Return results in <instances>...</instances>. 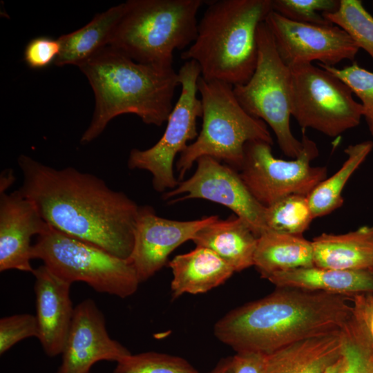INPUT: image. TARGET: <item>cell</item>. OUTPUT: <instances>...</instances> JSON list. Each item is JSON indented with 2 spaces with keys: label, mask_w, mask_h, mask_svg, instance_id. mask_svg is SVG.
Segmentation results:
<instances>
[{
  "label": "cell",
  "mask_w": 373,
  "mask_h": 373,
  "mask_svg": "<svg viewBox=\"0 0 373 373\" xmlns=\"http://www.w3.org/2000/svg\"><path fill=\"white\" fill-rule=\"evenodd\" d=\"M289 68L291 115L303 130L309 128L335 137L359 125L362 105L344 82L312 64Z\"/></svg>",
  "instance_id": "obj_9"
},
{
  "label": "cell",
  "mask_w": 373,
  "mask_h": 373,
  "mask_svg": "<svg viewBox=\"0 0 373 373\" xmlns=\"http://www.w3.org/2000/svg\"><path fill=\"white\" fill-rule=\"evenodd\" d=\"M303 130V150L291 160L274 156L271 144L251 141L245 146V157L240 175L246 186L264 207L290 195L308 196L327 178L325 166H312L318 155L316 144Z\"/></svg>",
  "instance_id": "obj_10"
},
{
  "label": "cell",
  "mask_w": 373,
  "mask_h": 373,
  "mask_svg": "<svg viewBox=\"0 0 373 373\" xmlns=\"http://www.w3.org/2000/svg\"><path fill=\"white\" fill-rule=\"evenodd\" d=\"M126 10V2L99 13L82 28L58 38L61 50L57 66L80 64L109 45L115 30Z\"/></svg>",
  "instance_id": "obj_24"
},
{
  "label": "cell",
  "mask_w": 373,
  "mask_h": 373,
  "mask_svg": "<svg viewBox=\"0 0 373 373\" xmlns=\"http://www.w3.org/2000/svg\"><path fill=\"white\" fill-rule=\"evenodd\" d=\"M256 37V69L247 82L233 86V93L249 115L270 126L283 153L294 159L303 146L290 128L291 69L281 59L265 22L258 26Z\"/></svg>",
  "instance_id": "obj_8"
},
{
  "label": "cell",
  "mask_w": 373,
  "mask_h": 373,
  "mask_svg": "<svg viewBox=\"0 0 373 373\" xmlns=\"http://www.w3.org/2000/svg\"><path fill=\"white\" fill-rule=\"evenodd\" d=\"M340 0H272L273 11L300 23L315 25L332 24L323 14L336 12Z\"/></svg>",
  "instance_id": "obj_31"
},
{
  "label": "cell",
  "mask_w": 373,
  "mask_h": 373,
  "mask_svg": "<svg viewBox=\"0 0 373 373\" xmlns=\"http://www.w3.org/2000/svg\"><path fill=\"white\" fill-rule=\"evenodd\" d=\"M95 95V106L80 143L97 138L111 119L135 114L146 124L161 126L173 109L178 73L173 67L138 63L107 46L80 64Z\"/></svg>",
  "instance_id": "obj_3"
},
{
  "label": "cell",
  "mask_w": 373,
  "mask_h": 373,
  "mask_svg": "<svg viewBox=\"0 0 373 373\" xmlns=\"http://www.w3.org/2000/svg\"><path fill=\"white\" fill-rule=\"evenodd\" d=\"M113 373H199L186 359L168 354L146 352L124 357Z\"/></svg>",
  "instance_id": "obj_28"
},
{
  "label": "cell",
  "mask_w": 373,
  "mask_h": 373,
  "mask_svg": "<svg viewBox=\"0 0 373 373\" xmlns=\"http://www.w3.org/2000/svg\"><path fill=\"white\" fill-rule=\"evenodd\" d=\"M60 50L61 45L58 39L38 37L26 45L23 58L30 68L41 69L55 64Z\"/></svg>",
  "instance_id": "obj_33"
},
{
  "label": "cell",
  "mask_w": 373,
  "mask_h": 373,
  "mask_svg": "<svg viewBox=\"0 0 373 373\" xmlns=\"http://www.w3.org/2000/svg\"><path fill=\"white\" fill-rule=\"evenodd\" d=\"M39 336L35 315L15 314L0 319V354H3L19 341Z\"/></svg>",
  "instance_id": "obj_32"
},
{
  "label": "cell",
  "mask_w": 373,
  "mask_h": 373,
  "mask_svg": "<svg viewBox=\"0 0 373 373\" xmlns=\"http://www.w3.org/2000/svg\"><path fill=\"white\" fill-rule=\"evenodd\" d=\"M314 266L340 270H373V225L343 234L313 238Z\"/></svg>",
  "instance_id": "obj_20"
},
{
  "label": "cell",
  "mask_w": 373,
  "mask_h": 373,
  "mask_svg": "<svg viewBox=\"0 0 373 373\" xmlns=\"http://www.w3.org/2000/svg\"><path fill=\"white\" fill-rule=\"evenodd\" d=\"M318 65L344 82L360 99L363 117L373 136V72L360 66L356 61L341 68L321 64Z\"/></svg>",
  "instance_id": "obj_30"
},
{
  "label": "cell",
  "mask_w": 373,
  "mask_h": 373,
  "mask_svg": "<svg viewBox=\"0 0 373 373\" xmlns=\"http://www.w3.org/2000/svg\"><path fill=\"white\" fill-rule=\"evenodd\" d=\"M50 227L35 205L19 190L0 197V271L16 269L32 273L34 236Z\"/></svg>",
  "instance_id": "obj_16"
},
{
  "label": "cell",
  "mask_w": 373,
  "mask_h": 373,
  "mask_svg": "<svg viewBox=\"0 0 373 373\" xmlns=\"http://www.w3.org/2000/svg\"><path fill=\"white\" fill-rule=\"evenodd\" d=\"M257 238L249 225L238 216L215 220L202 228L191 240L196 246L207 248L235 271L254 266Z\"/></svg>",
  "instance_id": "obj_21"
},
{
  "label": "cell",
  "mask_w": 373,
  "mask_h": 373,
  "mask_svg": "<svg viewBox=\"0 0 373 373\" xmlns=\"http://www.w3.org/2000/svg\"><path fill=\"white\" fill-rule=\"evenodd\" d=\"M254 266L260 276L314 266L312 241L303 236L268 231L257 238Z\"/></svg>",
  "instance_id": "obj_23"
},
{
  "label": "cell",
  "mask_w": 373,
  "mask_h": 373,
  "mask_svg": "<svg viewBox=\"0 0 373 373\" xmlns=\"http://www.w3.org/2000/svg\"><path fill=\"white\" fill-rule=\"evenodd\" d=\"M38 339L46 355L61 354L75 308L70 298L71 283L42 265L34 269Z\"/></svg>",
  "instance_id": "obj_17"
},
{
  "label": "cell",
  "mask_w": 373,
  "mask_h": 373,
  "mask_svg": "<svg viewBox=\"0 0 373 373\" xmlns=\"http://www.w3.org/2000/svg\"><path fill=\"white\" fill-rule=\"evenodd\" d=\"M173 279V298L184 294H203L225 283L233 269L211 250L196 246L188 253L175 256L169 262Z\"/></svg>",
  "instance_id": "obj_19"
},
{
  "label": "cell",
  "mask_w": 373,
  "mask_h": 373,
  "mask_svg": "<svg viewBox=\"0 0 373 373\" xmlns=\"http://www.w3.org/2000/svg\"><path fill=\"white\" fill-rule=\"evenodd\" d=\"M202 0H128L108 46L133 60L173 67V52L195 41Z\"/></svg>",
  "instance_id": "obj_5"
},
{
  "label": "cell",
  "mask_w": 373,
  "mask_h": 373,
  "mask_svg": "<svg viewBox=\"0 0 373 373\" xmlns=\"http://www.w3.org/2000/svg\"><path fill=\"white\" fill-rule=\"evenodd\" d=\"M19 192L55 229L128 260L140 207L98 177L73 167L55 169L21 155Z\"/></svg>",
  "instance_id": "obj_1"
},
{
  "label": "cell",
  "mask_w": 373,
  "mask_h": 373,
  "mask_svg": "<svg viewBox=\"0 0 373 373\" xmlns=\"http://www.w3.org/2000/svg\"><path fill=\"white\" fill-rule=\"evenodd\" d=\"M32 259L43 261L51 271L73 283L84 282L99 293L126 298L140 283L128 260L118 258L93 245L62 233L50 226L37 236Z\"/></svg>",
  "instance_id": "obj_7"
},
{
  "label": "cell",
  "mask_w": 373,
  "mask_h": 373,
  "mask_svg": "<svg viewBox=\"0 0 373 373\" xmlns=\"http://www.w3.org/2000/svg\"><path fill=\"white\" fill-rule=\"evenodd\" d=\"M198 90L202 108V128L195 140L180 154L176 162L179 180L201 157L209 156L240 169L247 142L264 141L273 144L267 124L242 107L233 86L200 76Z\"/></svg>",
  "instance_id": "obj_6"
},
{
  "label": "cell",
  "mask_w": 373,
  "mask_h": 373,
  "mask_svg": "<svg viewBox=\"0 0 373 373\" xmlns=\"http://www.w3.org/2000/svg\"><path fill=\"white\" fill-rule=\"evenodd\" d=\"M323 15L345 31L358 48L364 50L373 60V16L361 0H340L336 12Z\"/></svg>",
  "instance_id": "obj_27"
},
{
  "label": "cell",
  "mask_w": 373,
  "mask_h": 373,
  "mask_svg": "<svg viewBox=\"0 0 373 373\" xmlns=\"http://www.w3.org/2000/svg\"><path fill=\"white\" fill-rule=\"evenodd\" d=\"M267 280L276 287H294L352 297L373 293V270H340L316 266L280 272Z\"/></svg>",
  "instance_id": "obj_22"
},
{
  "label": "cell",
  "mask_w": 373,
  "mask_h": 373,
  "mask_svg": "<svg viewBox=\"0 0 373 373\" xmlns=\"http://www.w3.org/2000/svg\"><path fill=\"white\" fill-rule=\"evenodd\" d=\"M197 168L189 179L179 182L173 189L163 195L165 200L200 198L220 204L242 219L256 237L267 231L266 207L258 202L242 181L240 173L227 164L209 157L197 161Z\"/></svg>",
  "instance_id": "obj_12"
},
{
  "label": "cell",
  "mask_w": 373,
  "mask_h": 373,
  "mask_svg": "<svg viewBox=\"0 0 373 373\" xmlns=\"http://www.w3.org/2000/svg\"><path fill=\"white\" fill-rule=\"evenodd\" d=\"M278 52L289 67L312 64L336 66L354 61L359 48L349 35L334 25H315L289 20L272 11L265 21Z\"/></svg>",
  "instance_id": "obj_13"
},
{
  "label": "cell",
  "mask_w": 373,
  "mask_h": 373,
  "mask_svg": "<svg viewBox=\"0 0 373 373\" xmlns=\"http://www.w3.org/2000/svg\"><path fill=\"white\" fill-rule=\"evenodd\" d=\"M350 314L341 329V334L360 348L373 354V293L351 297Z\"/></svg>",
  "instance_id": "obj_29"
},
{
  "label": "cell",
  "mask_w": 373,
  "mask_h": 373,
  "mask_svg": "<svg viewBox=\"0 0 373 373\" xmlns=\"http://www.w3.org/2000/svg\"><path fill=\"white\" fill-rule=\"evenodd\" d=\"M272 11V0L211 1L181 58L195 61L206 80L245 84L257 64L258 27Z\"/></svg>",
  "instance_id": "obj_4"
},
{
  "label": "cell",
  "mask_w": 373,
  "mask_h": 373,
  "mask_svg": "<svg viewBox=\"0 0 373 373\" xmlns=\"http://www.w3.org/2000/svg\"><path fill=\"white\" fill-rule=\"evenodd\" d=\"M341 347V330L293 343L267 355L266 373H325Z\"/></svg>",
  "instance_id": "obj_18"
},
{
  "label": "cell",
  "mask_w": 373,
  "mask_h": 373,
  "mask_svg": "<svg viewBox=\"0 0 373 373\" xmlns=\"http://www.w3.org/2000/svg\"><path fill=\"white\" fill-rule=\"evenodd\" d=\"M265 207L267 231L303 236L314 219L306 195H287Z\"/></svg>",
  "instance_id": "obj_26"
},
{
  "label": "cell",
  "mask_w": 373,
  "mask_h": 373,
  "mask_svg": "<svg viewBox=\"0 0 373 373\" xmlns=\"http://www.w3.org/2000/svg\"><path fill=\"white\" fill-rule=\"evenodd\" d=\"M231 359L232 356L222 358L208 373H231Z\"/></svg>",
  "instance_id": "obj_36"
},
{
  "label": "cell",
  "mask_w": 373,
  "mask_h": 373,
  "mask_svg": "<svg viewBox=\"0 0 373 373\" xmlns=\"http://www.w3.org/2000/svg\"><path fill=\"white\" fill-rule=\"evenodd\" d=\"M340 365V359L338 361L331 366L327 370V371L325 373H336Z\"/></svg>",
  "instance_id": "obj_37"
},
{
  "label": "cell",
  "mask_w": 373,
  "mask_h": 373,
  "mask_svg": "<svg viewBox=\"0 0 373 373\" xmlns=\"http://www.w3.org/2000/svg\"><path fill=\"white\" fill-rule=\"evenodd\" d=\"M372 149V142L364 141L344 150L347 159L340 169L319 183L307 196L314 218L326 216L343 205L342 192L345 184Z\"/></svg>",
  "instance_id": "obj_25"
},
{
  "label": "cell",
  "mask_w": 373,
  "mask_h": 373,
  "mask_svg": "<svg viewBox=\"0 0 373 373\" xmlns=\"http://www.w3.org/2000/svg\"><path fill=\"white\" fill-rule=\"evenodd\" d=\"M267 354L240 352L232 356L231 373H266Z\"/></svg>",
  "instance_id": "obj_35"
},
{
  "label": "cell",
  "mask_w": 373,
  "mask_h": 373,
  "mask_svg": "<svg viewBox=\"0 0 373 373\" xmlns=\"http://www.w3.org/2000/svg\"><path fill=\"white\" fill-rule=\"evenodd\" d=\"M351 297L294 287H277L233 309L217 321L216 337L236 352L269 354L293 343L341 330Z\"/></svg>",
  "instance_id": "obj_2"
},
{
  "label": "cell",
  "mask_w": 373,
  "mask_h": 373,
  "mask_svg": "<svg viewBox=\"0 0 373 373\" xmlns=\"http://www.w3.org/2000/svg\"><path fill=\"white\" fill-rule=\"evenodd\" d=\"M372 7H373V2H372Z\"/></svg>",
  "instance_id": "obj_38"
},
{
  "label": "cell",
  "mask_w": 373,
  "mask_h": 373,
  "mask_svg": "<svg viewBox=\"0 0 373 373\" xmlns=\"http://www.w3.org/2000/svg\"><path fill=\"white\" fill-rule=\"evenodd\" d=\"M336 373H373V354L343 339L340 365Z\"/></svg>",
  "instance_id": "obj_34"
},
{
  "label": "cell",
  "mask_w": 373,
  "mask_h": 373,
  "mask_svg": "<svg viewBox=\"0 0 373 373\" xmlns=\"http://www.w3.org/2000/svg\"><path fill=\"white\" fill-rule=\"evenodd\" d=\"M178 73L181 93L168 117L164 134L147 149H132L128 160L129 169L151 173L153 186L158 192L178 185L173 173L175 157L184 151L189 141L197 138V119L202 115L201 100L197 96L201 76L199 65L193 60L186 61Z\"/></svg>",
  "instance_id": "obj_11"
},
{
  "label": "cell",
  "mask_w": 373,
  "mask_h": 373,
  "mask_svg": "<svg viewBox=\"0 0 373 373\" xmlns=\"http://www.w3.org/2000/svg\"><path fill=\"white\" fill-rule=\"evenodd\" d=\"M218 218L178 221L160 217L149 206L140 207L134 228V243L129 262L140 282L152 277L166 264L169 256L184 242Z\"/></svg>",
  "instance_id": "obj_14"
},
{
  "label": "cell",
  "mask_w": 373,
  "mask_h": 373,
  "mask_svg": "<svg viewBox=\"0 0 373 373\" xmlns=\"http://www.w3.org/2000/svg\"><path fill=\"white\" fill-rule=\"evenodd\" d=\"M131 353L109 336L105 318L90 298L75 307L57 373H90L99 361L117 363Z\"/></svg>",
  "instance_id": "obj_15"
}]
</instances>
